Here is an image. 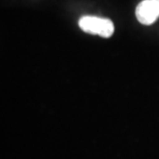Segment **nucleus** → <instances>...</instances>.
I'll return each instance as SVG.
<instances>
[{"label":"nucleus","mask_w":159,"mask_h":159,"mask_svg":"<svg viewBox=\"0 0 159 159\" xmlns=\"http://www.w3.org/2000/svg\"><path fill=\"white\" fill-rule=\"evenodd\" d=\"M135 17L143 25H152L159 18V0H143L135 8Z\"/></svg>","instance_id":"nucleus-2"},{"label":"nucleus","mask_w":159,"mask_h":159,"mask_svg":"<svg viewBox=\"0 0 159 159\" xmlns=\"http://www.w3.org/2000/svg\"><path fill=\"white\" fill-rule=\"evenodd\" d=\"M79 27L86 33L97 34L103 39H109L115 31L114 23L110 19L95 16H83L79 20Z\"/></svg>","instance_id":"nucleus-1"}]
</instances>
